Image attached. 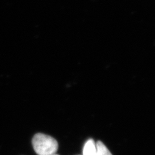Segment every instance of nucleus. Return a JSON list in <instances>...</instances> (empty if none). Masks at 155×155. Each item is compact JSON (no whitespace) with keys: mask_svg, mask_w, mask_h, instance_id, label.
<instances>
[{"mask_svg":"<svg viewBox=\"0 0 155 155\" xmlns=\"http://www.w3.org/2000/svg\"><path fill=\"white\" fill-rule=\"evenodd\" d=\"M32 143L34 150L39 155L54 154L58 149L56 140L43 133H37L34 136Z\"/></svg>","mask_w":155,"mask_h":155,"instance_id":"f257e3e1","label":"nucleus"},{"mask_svg":"<svg viewBox=\"0 0 155 155\" xmlns=\"http://www.w3.org/2000/svg\"><path fill=\"white\" fill-rule=\"evenodd\" d=\"M83 155H97L96 145L93 140L89 139L84 145Z\"/></svg>","mask_w":155,"mask_h":155,"instance_id":"f03ea898","label":"nucleus"},{"mask_svg":"<svg viewBox=\"0 0 155 155\" xmlns=\"http://www.w3.org/2000/svg\"><path fill=\"white\" fill-rule=\"evenodd\" d=\"M96 145L97 149V155H113L103 142L98 141L96 143Z\"/></svg>","mask_w":155,"mask_h":155,"instance_id":"7ed1b4c3","label":"nucleus"},{"mask_svg":"<svg viewBox=\"0 0 155 155\" xmlns=\"http://www.w3.org/2000/svg\"><path fill=\"white\" fill-rule=\"evenodd\" d=\"M52 155H59V154H52Z\"/></svg>","mask_w":155,"mask_h":155,"instance_id":"20e7f679","label":"nucleus"}]
</instances>
